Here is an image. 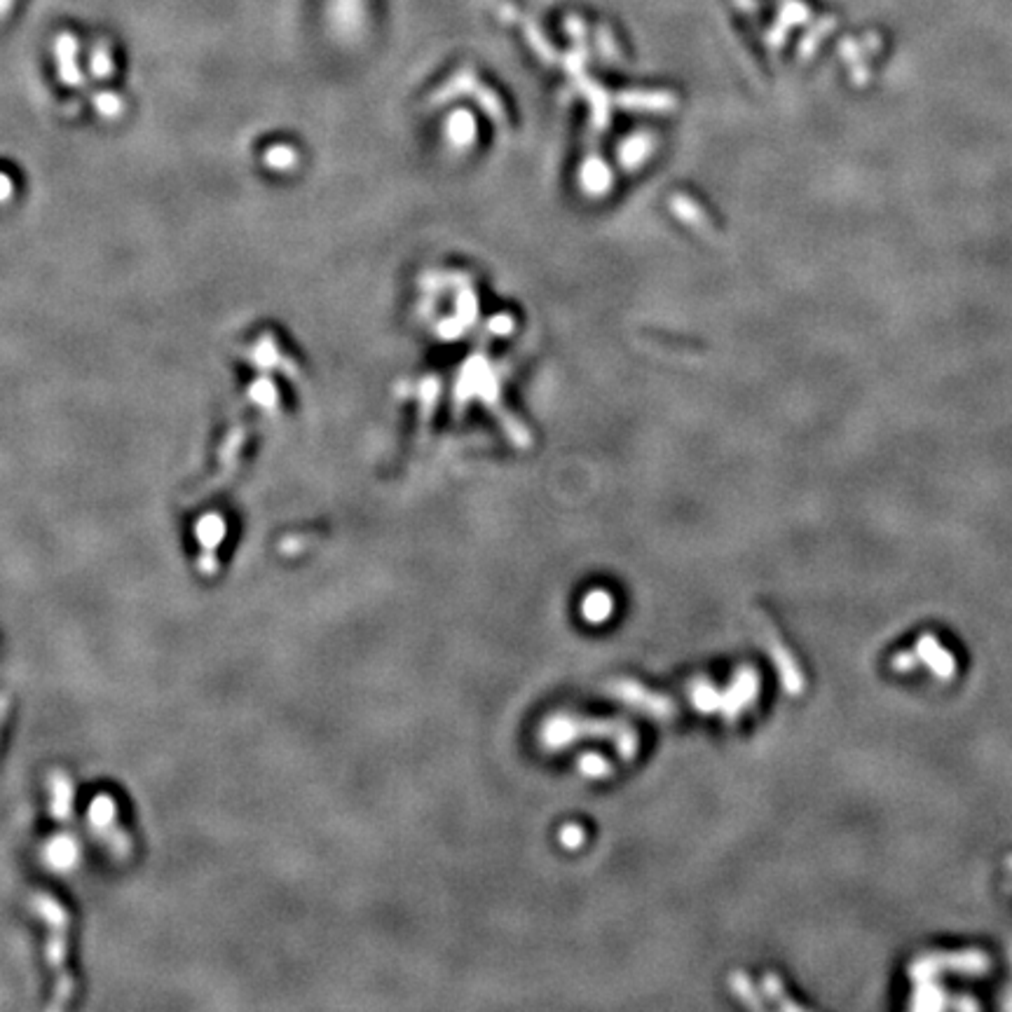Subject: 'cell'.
<instances>
[{
  "label": "cell",
  "instance_id": "1",
  "mask_svg": "<svg viewBox=\"0 0 1012 1012\" xmlns=\"http://www.w3.org/2000/svg\"><path fill=\"white\" fill-rule=\"evenodd\" d=\"M354 7H362V0H331V12L333 17L342 15V12H352Z\"/></svg>",
  "mask_w": 1012,
  "mask_h": 1012
},
{
  "label": "cell",
  "instance_id": "2",
  "mask_svg": "<svg viewBox=\"0 0 1012 1012\" xmlns=\"http://www.w3.org/2000/svg\"><path fill=\"white\" fill-rule=\"evenodd\" d=\"M10 5H12V0H0V15H3V12H7V7H10Z\"/></svg>",
  "mask_w": 1012,
  "mask_h": 1012
}]
</instances>
